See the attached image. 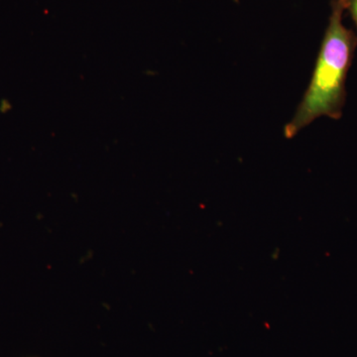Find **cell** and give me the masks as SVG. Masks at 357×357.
<instances>
[{
	"label": "cell",
	"instance_id": "1",
	"mask_svg": "<svg viewBox=\"0 0 357 357\" xmlns=\"http://www.w3.org/2000/svg\"><path fill=\"white\" fill-rule=\"evenodd\" d=\"M347 0H333L332 13L321 42L311 83L297 112L285 126L292 138L314 119L328 116L340 119L347 100V74L357 46V35L342 22Z\"/></svg>",
	"mask_w": 357,
	"mask_h": 357
},
{
	"label": "cell",
	"instance_id": "2",
	"mask_svg": "<svg viewBox=\"0 0 357 357\" xmlns=\"http://www.w3.org/2000/svg\"><path fill=\"white\" fill-rule=\"evenodd\" d=\"M347 10L351 14L357 29V0H347Z\"/></svg>",
	"mask_w": 357,
	"mask_h": 357
}]
</instances>
